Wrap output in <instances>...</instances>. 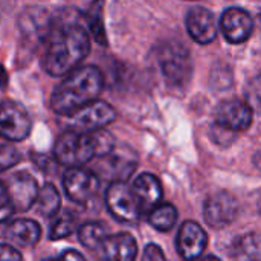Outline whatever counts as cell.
I'll use <instances>...</instances> for the list:
<instances>
[{
	"mask_svg": "<svg viewBox=\"0 0 261 261\" xmlns=\"http://www.w3.org/2000/svg\"><path fill=\"white\" fill-rule=\"evenodd\" d=\"M89 52L90 37L87 29L78 21L64 17L60 21H52L46 40L43 67L52 76L69 75L78 69Z\"/></svg>",
	"mask_w": 261,
	"mask_h": 261,
	"instance_id": "obj_1",
	"label": "cell"
},
{
	"mask_svg": "<svg viewBox=\"0 0 261 261\" xmlns=\"http://www.w3.org/2000/svg\"><path fill=\"white\" fill-rule=\"evenodd\" d=\"M102 87V72L96 66H81L66 75L55 87L50 96V109L61 116H70L83 107L98 101Z\"/></svg>",
	"mask_w": 261,
	"mask_h": 261,
	"instance_id": "obj_2",
	"label": "cell"
},
{
	"mask_svg": "<svg viewBox=\"0 0 261 261\" xmlns=\"http://www.w3.org/2000/svg\"><path fill=\"white\" fill-rule=\"evenodd\" d=\"M113 138L106 132L63 133L54 147L55 161L69 168H81L95 156H107L113 151Z\"/></svg>",
	"mask_w": 261,
	"mask_h": 261,
	"instance_id": "obj_3",
	"label": "cell"
},
{
	"mask_svg": "<svg viewBox=\"0 0 261 261\" xmlns=\"http://www.w3.org/2000/svg\"><path fill=\"white\" fill-rule=\"evenodd\" d=\"M66 118L69 119V132L95 133L101 132L106 125L113 122L116 118V112L109 102L98 99Z\"/></svg>",
	"mask_w": 261,
	"mask_h": 261,
	"instance_id": "obj_4",
	"label": "cell"
},
{
	"mask_svg": "<svg viewBox=\"0 0 261 261\" xmlns=\"http://www.w3.org/2000/svg\"><path fill=\"white\" fill-rule=\"evenodd\" d=\"M106 203L110 214L122 223H136L141 208L132 187L124 182H112L106 193Z\"/></svg>",
	"mask_w": 261,
	"mask_h": 261,
	"instance_id": "obj_5",
	"label": "cell"
},
{
	"mask_svg": "<svg viewBox=\"0 0 261 261\" xmlns=\"http://www.w3.org/2000/svg\"><path fill=\"white\" fill-rule=\"evenodd\" d=\"M161 69L165 80L173 86L185 84L191 76V58L190 52L179 43L165 46L161 50Z\"/></svg>",
	"mask_w": 261,
	"mask_h": 261,
	"instance_id": "obj_6",
	"label": "cell"
},
{
	"mask_svg": "<svg viewBox=\"0 0 261 261\" xmlns=\"http://www.w3.org/2000/svg\"><path fill=\"white\" fill-rule=\"evenodd\" d=\"M254 110L249 107L248 102L242 99H226L222 101L214 113L216 125L229 133L245 132L252 124Z\"/></svg>",
	"mask_w": 261,
	"mask_h": 261,
	"instance_id": "obj_7",
	"label": "cell"
},
{
	"mask_svg": "<svg viewBox=\"0 0 261 261\" xmlns=\"http://www.w3.org/2000/svg\"><path fill=\"white\" fill-rule=\"evenodd\" d=\"M32 128L31 118L23 106L14 101H3L0 104V136L8 141H23L29 136Z\"/></svg>",
	"mask_w": 261,
	"mask_h": 261,
	"instance_id": "obj_8",
	"label": "cell"
},
{
	"mask_svg": "<svg viewBox=\"0 0 261 261\" xmlns=\"http://www.w3.org/2000/svg\"><path fill=\"white\" fill-rule=\"evenodd\" d=\"M67 197L80 205L89 203L99 190V179L93 171L84 168H69L63 177Z\"/></svg>",
	"mask_w": 261,
	"mask_h": 261,
	"instance_id": "obj_9",
	"label": "cell"
},
{
	"mask_svg": "<svg viewBox=\"0 0 261 261\" xmlns=\"http://www.w3.org/2000/svg\"><path fill=\"white\" fill-rule=\"evenodd\" d=\"M239 214V202L237 199L226 193H214L211 194L203 205V217L211 228L222 229L229 226Z\"/></svg>",
	"mask_w": 261,
	"mask_h": 261,
	"instance_id": "obj_10",
	"label": "cell"
},
{
	"mask_svg": "<svg viewBox=\"0 0 261 261\" xmlns=\"http://www.w3.org/2000/svg\"><path fill=\"white\" fill-rule=\"evenodd\" d=\"M6 188L15 211H28L37 203L40 190L32 174L26 171L12 174L6 184Z\"/></svg>",
	"mask_w": 261,
	"mask_h": 261,
	"instance_id": "obj_11",
	"label": "cell"
},
{
	"mask_svg": "<svg viewBox=\"0 0 261 261\" xmlns=\"http://www.w3.org/2000/svg\"><path fill=\"white\" fill-rule=\"evenodd\" d=\"M206 245L208 236L199 223L193 220H187L185 223H182L176 239V248L182 260H197L206 249Z\"/></svg>",
	"mask_w": 261,
	"mask_h": 261,
	"instance_id": "obj_12",
	"label": "cell"
},
{
	"mask_svg": "<svg viewBox=\"0 0 261 261\" xmlns=\"http://www.w3.org/2000/svg\"><path fill=\"white\" fill-rule=\"evenodd\" d=\"M96 261H135L138 257V245L133 236L119 232L109 236L95 251Z\"/></svg>",
	"mask_w": 261,
	"mask_h": 261,
	"instance_id": "obj_13",
	"label": "cell"
},
{
	"mask_svg": "<svg viewBox=\"0 0 261 261\" xmlns=\"http://www.w3.org/2000/svg\"><path fill=\"white\" fill-rule=\"evenodd\" d=\"M220 29L225 35V38L232 44L245 43L252 31H254V21L249 12L240 8H228L220 18Z\"/></svg>",
	"mask_w": 261,
	"mask_h": 261,
	"instance_id": "obj_14",
	"label": "cell"
},
{
	"mask_svg": "<svg viewBox=\"0 0 261 261\" xmlns=\"http://www.w3.org/2000/svg\"><path fill=\"white\" fill-rule=\"evenodd\" d=\"M187 31L191 38L200 44H208L216 40L217 35V23L214 14L203 8L194 6L187 12Z\"/></svg>",
	"mask_w": 261,
	"mask_h": 261,
	"instance_id": "obj_15",
	"label": "cell"
},
{
	"mask_svg": "<svg viewBox=\"0 0 261 261\" xmlns=\"http://www.w3.org/2000/svg\"><path fill=\"white\" fill-rule=\"evenodd\" d=\"M135 197L139 203L141 208V214L142 213H151L154 208H158L161 205L164 191H162V185L159 182V179L150 173H144L141 174L133 187H132Z\"/></svg>",
	"mask_w": 261,
	"mask_h": 261,
	"instance_id": "obj_16",
	"label": "cell"
},
{
	"mask_svg": "<svg viewBox=\"0 0 261 261\" xmlns=\"http://www.w3.org/2000/svg\"><path fill=\"white\" fill-rule=\"evenodd\" d=\"M5 237L14 245L31 248L40 242L41 228L37 222L31 219H18L8 225V228L5 229Z\"/></svg>",
	"mask_w": 261,
	"mask_h": 261,
	"instance_id": "obj_17",
	"label": "cell"
},
{
	"mask_svg": "<svg viewBox=\"0 0 261 261\" xmlns=\"http://www.w3.org/2000/svg\"><path fill=\"white\" fill-rule=\"evenodd\" d=\"M234 258L239 261H261V234L249 232L234 242Z\"/></svg>",
	"mask_w": 261,
	"mask_h": 261,
	"instance_id": "obj_18",
	"label": "cell"
},
{
	"mask_svg": "<svg viewBox=\"0 0 261 261\" xmlns=\"http://www.w3.org/2000/svg\"><path fill=\"white\" fill-rule=\"evenodd\" d=\"M35 205H37V211L43 217L49 219V217L57 216L61 206V197H60L58 190L52 184H44V187L40 190Z\"/></svg>",
	"mask_w": 261,
	"mask_h": 261,
	"instance_id": "obj_19",
	"label": "cell"
},
{
	"mask_svg": "<svg viewBox=\"0 0 261 261\" xmlns=\"http://www.w3.org/2000/svg\"><path fill=\"white\" fill-rule=\"evenodd\" d=\"M109 229L101 222H89L80 226L78 229V239L90 251H96V248L109 237Z\"/></svg>",
	"mask_w": 261,
	"mask_h": 261,
	"instance_id": "obj_20",
	"label": "cell"
},
{
	"mask_svg": "<svg viewBox=\"0 0 261 261\" xmlns=\"http://www.w3.org/2000/svg\"><path fill=\"white\" fill-rule=\"evenodd\" d=\"M176 220H177V210L171 203H161L148 216L150 225L161 232H167L173 229Z\"/></svg>",
	"mask_w": 261,
	"mask_h": 261,
	"instance_id": "obj_21",
	"label": "cell"
},
{
	"mask_svg": "<svg viewBox=\"0 0 261 261\" xmlns=\"http://www.w3.org/2000/svg\"><path fill=\"white\" fill-rule=\"evenodd\" d=\"M76 226V216L72 211H61L54 220L49 232L50 240H61L69 237Z\"/></svg>",
	"mask_w": 261,
	"mask_h": 261,
	"instance_id": "obj_22",
	"label": "cell"
},
{
	"mask_svg": "<svg viewBox=\"0 0 261 261\" xmlns=\"http://www.w3.org/2000/svg\"><path fill=\"white\" fill-rule=\"evenodd\" d=\"M20 159H21V154L17 148L0 144V171L15 167L20 162Z\"/></svg>",
	"mask_w": 261,
	"mask_h": 261,
	"instance_id": "obj_23",
	"label": "cell"
},
{
	"mask_svg": "<svg viewBox=\"0 0 261 261\" xmlns=\"http://www.w3.org/2000/svg\"><path fill=\"white\" fill-rule=\"evenodd\" d=\"M14 213H15V210H14V205L11 202L8 188L3 182H0V222L9 220Z\"/></svg>",
	"mask_w": 261,
	"mask_h": 261,
	"instance_id": "obj_24",
	"label": "cell"
},
{
	"mask_svg": "<svg viewBox=\"0 0 261 261\" xmlns=\"http://www.w3.org/2000/svg\"><path fill=\"white\" fill-rule=\"evenodd\" d=\"M248 104L252 110L257 109L261 112V75L254 78L248 86Z\"/></svg>",
	"mask_w": 261,
	"mask_h": 261,
	"instance_id": "obj_25",
	"label": "cell"
},
{
	"mask_svg": "<svg viewBox=\"0 0 261 261\" xmlns=\"http://www.w3.org/2000/svg\"><path fill=\"white\" fill-rule=\"evenodd\" d=\"M142 261H165V255H164L162 249H161L158 245L150 243V245H147V248L144 249Z\"/></svg>",
	"mask_w": 261,
	"mask_h": 261,
	"instance_id": "obj_26",
	"label": "cell"
},
{
	"mask_svg": "<svg viewBox=\"0 0 261 261\" xmlns=\"http://www.w3.org/2000/svg\"><path fill=\"white\" fill-rule=\"evenodd\" d=\"M0 261H23V258L15 248L9 245H0Z\"/></svg>",
	"mask_w": 261,
	"mask_h": 261,
	"instance_id": "obj_27",
	"label": "cell"
},
{
	"mask_svg": "<svg viewBox=\"0 0 261 261\" xmlns=\"http://www.w3.org/2000/svg\"><path fill=\"white\" fill-rule=\"evenodd\" d=\"M43 261H86V258L78 252V251H73V249H67L64 252H61L58 257L55 258H47V260Z\"/></svg>",
	"mask_w": 261,
	"mask_h": 261,
	"instance_id": "obj_28",
	"label": "cell"
},
{
	"mask_svg": "<svg viewBox=\"0 0 261 261\" xmlns=\"http://www.w3.org/2000/svg\"><path fill=\"white\" fill-rule=\"evenodd\" d=\"M6 83H8V75H6L5 69L0 66V87H5Z\"/></svg>",
	"mask_w": 261,
	"mask_h": 261,
	"instance_id": "obj_29",
	"label": "cell"
},
{
	"mask_svg": "<svg viewBox=\"0 0 261 261\" xmlns=\"http://www.w3.org/2000/svg\"><path fill=\"white\" fill-rule=\"evenodd\" d=\"M199 261H222V260H219L217 257H213V255H210V257H205V258H200Z\"/></svg>",
	"mask_w": 261,
	"mask_h": 261,
	"instance_id": "obj_30",
	"label": "cell"
},
{
	"mask_svg": "<svg viewBox=\"0 0 261 261\" xmlns=\"http://www.w3.org/2000/svg\"><path fill=\"white\" fill-rule=\"evenodd\" d=\"M260 211H261V200H260Z\"/></svg>",
	"mask_w": 261,
	"mask_h": 261,
	"instance_id": "obj_31",
	"label": "cell"
},
{
	"mask_svg": "<svg viewBox=\"0 0 261 261\" xmlns=\"http://www.w3.org/2000/svg\"><path fill=\"white\" fill-rule=\"evenodd\" d=\"M260 21H261V14H260Z\"/></svg>",
	"mask_w": 261,
	"mask_h": 261,
	"instance_id": "obj_32",
	"label": "cell"
}]
</instances>
